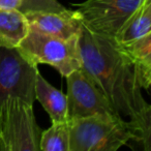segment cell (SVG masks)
<instances>
[{
    "label": "cell",
    "mask_w": 151,
    "mask_h": 151,
    "mask_svg": "<svg viewBox=\"0 0 151 151\" xmlns=\"http://www.w3.org/2000/svg\"><path fill=\"white\" fill-rule=\"evenodd\" d=\"M28 30L29 24L22 12L0 9V46L17 48Z\"/></svg>",
    "instance_id": "obj_12"
},
{
    "label": "cell",
    "mask_w": 151,
    "mask_h": 151,
    "mask_svg": "<svg viewBox=\"0 0 151 151\" xmlns=\"http://www.w3.org/2000/svg\"><path fill=\"white\" fill-rule=\"evenodd\" d=\"M23 0H0V9H20Z\"/></svg>",
    "instance_id": "obj_15"
},
{
    "label": "cell",
    "mask_w": 151,
    "mask_h": 151,
    "mask_svg": "<svg viewBox=\"0 0 151 151\" xmlns=\"http://www.w3.org/2000/svg\"><path fill=\"white\" fill-rule=\"evenodd\" d=\"M29 28L47 35L61 40H68L80 33L82 28L78 11L64 9L59 13L52 12H26Z\"/></svg>",
    "instance_id": "obj_8"
},
{
    "label": "cell",
    "mask_w": 151,
    "mask_h": 151,
    "mask_svg": "<svg viewBox=\"0 0 151 151\" xmlns=\"http://www.w3.org/2000/svg\"><path fill=\"white\" fill-rule=\"evenodd\" d=\"M145 0H86L75 4L82 25L90 31L114 38L125 21Z\"/></svg>",
    "instance_id": "obj_6"
},
{
    "label": "cell",
    "mask_w": 151,
    "mask_h": 151,
    "mask_svg": "<svg viewBox=\"0 0 151 151\" xmlns=\"http://www.w3.org/2000/svg\"><path fill=\"white\" fill-rule=\"evenodd\" d=\"M40 134L33 105L9 99L0 106V151H40Z\"/></svg>",
    "instance_id": "obj_4"
},
{
    "label": "cell",
    "mask_w": 151,
    "mask_h": 151,
    "mask_svg": "<svg viewBox=\"0 0 151 151\" xmlns=\"http://www.w3.org/2000/svg\"><path fill=\"white\" fill-rule=\"evenodd\" d=\"M119 47L129 59L140 87L149 91L151 86V33Z\"/></svg>",
    "instance_id": "obj_9"
},
{
    "label": "cell",
    "mask_w": 151,
    "mask_h": 151,
    "mask_svg": "<svg viewBox=\"0 0 151 151\" xmlns=\"http://www.w3.org/2000/svg\"><path fill=\"white\" fill-rule=\"evenodd\" d=\"M79 35L80 33L68 40H61L29 28L17 49L35 64H49L56 68L62 77H67L82 67Z\"/></svg>",
    "instance_id": "obj_3"
},
{
    "label": "cell",
    "mask_w": 151,
    "mask_h": 151,
    "mask_svg": "<svg viewBox=\"0 0 151 151\" xmlns=\"http://www.w3.org/2000/svg\"><path fill=\"white\" fill-rule=\"evenodd\" d=\"M82 69L121 117L137 121L151 106L145 101L134 67L114 38L82 25L79 35Z\"/></svg>",
    "instance_id": "obj_1"
},
{
    "label": "cell",
    "mask_w": 151,
    "mask_h": 151,
    "mask_svg": "<svg viewBox=\"0 0 151 151\" xmlns=\"http://www.w3.org/2000/svg\"><path fill=\"white\" fill-rule=\"evenodd\" d=\"M69 151H117L136 134L129 120L118 114L68 120Z\"/></svg>",
    "instance_id": "obj_2"
},
{
    "label": "cell",
    "mask_w": 151,
    "mask_h": 151,
    "mask_svg": "<svg viewBox=\"0 0 151 151\" xmlns=\"http://www.w3.org/2000/svg\"><path fill=\"white\" fill-rule=\"evenodd\" d=\"M35 99L49 114L52 122H65L67 118V99L62 91L50 84L38 71L34 85Z\"/></svg>",
    "instance_id": "obj_10"
},
{
    "label": "cell",
    "mask_w": 151,
    "mask_h": 151,
    "mask_svg": "<svg viewBox=\"0 0 151 151\" xmlns=\"http://www.w3.org/2000/svg\"><path fill=\"white\" fill-rule=\"evenodd\" d=\"M66 9L57 0H23L19 9L22 13L26 12H52L59 13Z\"/></svg>",
    "instance_id": "obj_14"
},
{
    "label": "cell",
    "mask_w": 151,
    "mask_h": 151,
    "mask_svg": "<svg viewBox=\"0 0 151 151\" xmlns=\"http://www.w3.org/2000/svg\"><path fill=\"white\" fill-rule=\"evenodd\" d=\"M40 151H69L68 121L52 122L48 129L42 130Z\"/></svg>",
    "instance_id": "obj_13"
},
{
    "label": "cell",
    "mask_w": 151,
    "mask_h": 151,
    "mask_svg": "<svg viewBox=\"0 0 151 151\" xmlns=\"http://www.w3.org/2000/svg\"><path fill=\"white\" fill-rule=\"evenodd\" d=\"M149 33H151V0H145L118 30L114 40L119 46H125Z\"/></svg>",
    "instance_id": "obj_11"
},
{
    "label": "cell",
    "mask_w": 151,
    "mask_h": 151,
    "mask_svg": "<svg viewBox=\"0 0 151 151\" xmlns=\"http://www.w3.org/2000/svg\"><path fill=\"white\" fill-rule=\"evenodd\" d=\"M38 71V65L17 48L0 46V106L9 99H19L33 105Z\"/></svg>",
    "instance_id": "obj_5"
},
{
    "label": "cell",
    "mask_w": 151,
    "mask_h": 151,
    "mask_svg": "<svg viewBox=\"0 0 151 151\" xmlns=\"http://www.w3.org/2000/svg\"><path fill=\"white\" fill-rule=\"evenodd\" d=\"M65 78L67 81L68 120L93 115L117 114L82 67L73 70Z\"/></svg>",
    "instance_id": "obj_7"
}]
</instances>
